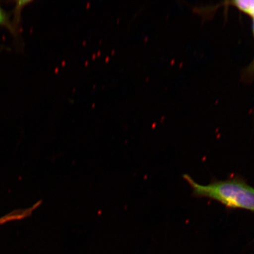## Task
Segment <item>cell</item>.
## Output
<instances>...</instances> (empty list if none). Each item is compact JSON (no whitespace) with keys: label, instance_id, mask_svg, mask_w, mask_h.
<instances>
[{"label":"cell","instance_id":"obj_1","mask_svg":"<svg viewBox=\"0 0 254 254\" xmlns=\"http://www.w3.org/2000/svg\"><path fill=\"white\" fill-rule=\"evenodd\" d=\"M184 178L191 187L193 195L214 199L227 207L254 212V188L243 181L234 179L201 185L188 175H184Z\"/></svg>","mask_w":254,"mask_h":254},{"label":"cell","instance_id":"obj_2","mask_svg":"<svg viewBox=\"0 0 254 254\" xmlns=\"http://www.w3.org/2000/svg\"><path fill=\"white\" fill-rule=\"evenodd\" d=\"M234 6L243 13L254 18V0H238L228 2V4Z\"/></svg>","mask_w":254,"mask_h":254},{"label":"cell","instance_id":"obj_3","mask_svg":"<svg viewBox=\"0 0 254 254\" xmlns=\"http://www.w3.org/2000/svg\"><path fill=\"white\" fill-rule=\"evenodd\" d=\"M0 26L4 27L9 31L13 33L15 32V28L13 24L11 23L9 15L6 12L4 9L0 6Z\"/></svg>","mask_w":254,"mask_h":254},{"label":"cell","instance_id":"obj_4","mask_svg":"<svg viewBox=\"0 0 254 254\" xmlns=\"http://www.w3.org/2000/svg\"><path fill=\"white\" fill-rule=\"evenodd\" d=\"M253 33L254 37V18L253 19V24H252Z\"/></svg>","mask_w":254,"mask_h":254}]
</instances>
